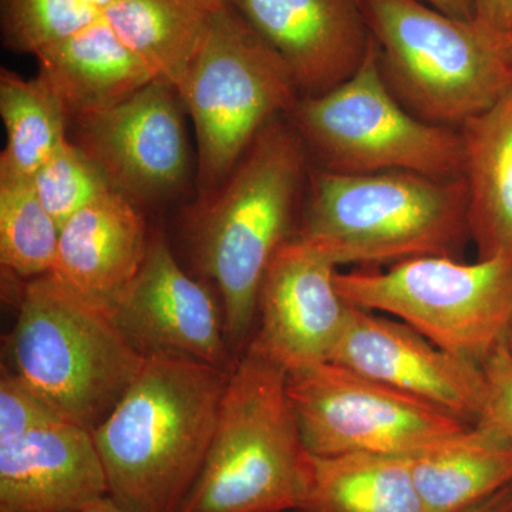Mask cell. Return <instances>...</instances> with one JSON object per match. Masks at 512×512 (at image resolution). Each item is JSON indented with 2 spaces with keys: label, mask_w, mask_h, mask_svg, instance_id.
Here are the masks:
<instances>
[{
  "label": "cell",
  "mask_w": 512,
  "mask_h": 512,
  "mask_svg": "<svg viewBox=\"0 0 512 512\" xmlns=\"http://www.w3.org/2000/svg\"><path fill=\"white\" fill-rule=\"evenodd\" d=\"M427 512H463L512 485V440L490 421L470 424L410 456Z\"/></svg>",
  "instance_id": "cell-19"
},
{
  "label": "cell",
  "mask_w": 512,
  "mask_h": 512,
  "mask_svg": "<svg viewBox=\"0 0 512 512\" xmlns=\"http://www.w3.org/2000/svg\"><path fill=\"white\" fill-rule=\"evenodd\" d=\"M63 420L70 419L22 376L3 367L0 377V444Z\"/></svg>",
  "instance_id": "cell-27"
},
{
  "label": "cell",
  "mask_w": 512,
  "mask_h": 512,
  "mask_svg": "<svg viewBox=\"0 0 512 512\" xmlns=\"http://www.w3.org/2000/svg\"><path fill=\"white\" fill-rule=\"evenodd\" d=\"M384 80L414 116L460 128L512 86V42L419 0H363Z\"/></svg>",
  "instance_id": "cell-5"
},
{
  "label": "cell",
  "mask_w": 512,
  "mask_h": 512,
  "mask_svg": "<svg viewBox=\"0 0 512 512\" xmlns=\"http://www.w3.org/2000/svg\"><path fill=\"white\" fill-rule=\"evenodd\" d=\"M82 2L86 3V5L93 6V8L99 9L100 12H103V10L106 9L113 0H82Z\"/></svg>",
  "instance_id": "cell-33"
},
{
  "label": "cell",
  "mask_w": 512,
  "mask_h": 512,
  "mask_svg": "<svg viewBox=\"0 0 512 512\" xmlns=\"http://www.w3.org/2000/svg\"><path fill=\"white\" fill-rule=\"evenodd\" d=\"M288 66L303 97L357 72L372 47L363 0H231Z\"/></svg>",
  "instance_id": "cell-15"
},
{
  "label": "cell",
  "mask_w": 512,
  "mask_h": 512,
  "mask_svg": "<svg viewBox=\"0 0 512 512\" xmlns=\"http://www.w3.org/2000/svg\"><path fill=\"white\" fill-rule=\"evenodd\" d=\"M60 229L30 175L0 168V261L23 278L49 274Z\"/></svg>",
  "instance_id": "cell-24"
},
{
  "label": "cell",
  "mask_w": 512,
  "mask_h": 512,
  "mask_svg": "<svg viewBox=\"0 0 512 512\" xmlns=\"http://www.w3.org/2000/svg\"><path fill=\"white\" fill-rule=\"evenodd\" d=\"M336 288L350 305L400 320L448 353L483 365L510 325L512 255L474 262L417 256L384 271H338Z\"/></svg>",
  "instance_id": "cell-8"
},
{
  "label": "cell",
  "mask_w": 512,
  "mask_h": 512,
  "mask_svg": "<svg viewBox=\"0 0 512 512\" xmlns=\"http://www.w3.org/2000/svg\"><path fill=\"white\" fill-rule=\"evenodd\" d=\"M111 316L144 357L175 353L232 367L214 296L185 274L161 235L148 241L143 266Z\"/></svg>",
  "instance_id": "cell-14"
},
{
  "label": "cell",
  "mask_w": 512,
  "mask_h": 512,
  "mask_svg": "<svg viewBox=\"0 0 512 512\" xmlns=\"http://www.w3.org/2000/svg\"><path fill=\"white\" fill-rule=\"evenodd\" d=\"M504 345L505 348L508 349V352H510L512 355V316L510 320V325H508L507 335H505Z\"/></svg>",
  "instance_id": "cell-35"
},
{
  "label": "cell",
  "mask_w": 512,
  "mask_h": 512,
  "mask_svg": "<svg viewBox=\"0 0 512 512\" xmlns=\"http://www.w3.org/2000/svg\"><path fill=\"white\" fill-rule=\"evenodd\" d=\"M444 15L461 20H474L473 0H419Z\"/></svg>",
  "instance_id": "cell-30"
},
{
  "label": "cell",
  "mask_w": 512,
  "mask_h": 512,
  "mask_svg": "<svg viewBox=\"0 0 512 512\" xmlns=\"http://www.w3.org/2000/svg\"><path fill=\"white\" fill-rule=\"evenodd\" d=\"M487 382L485 419L504 431L512 440V355L501 343L483 365Z\"/></svg>",
  "instance_id": "cell-28"
},
{
  "label": "cell",
  "mask_w": 512,
  "mask_h": 512,
  "mask_svg": "<svg viewBox=\"0 0 512 512\" xmlns=\"http://www.w3.org/2000/svg\"><path fill=\"white\" fill-rule=\"evenodd\" d=\"M299 512H427L410 457L311 454V483Z\"/></svg>",
  "instance_id": "cell-21"
},
{
  "label": "cell",
  "mask_w": 512,
  "mask_h": 512,
  "mask_svg": "<svg viewBox=\"0 0 512 512\" xmlns=\"http://www.w3.org/2000/svg\"><path fill=\"white\" fill-rule=\"evenodd\" d=\"M2 512V511H0ZM79 512H130L126 508L120 507L113 498L107 497L99 503L90 505V507L84 508Z\"/></svg>",
  "instance_id": "cell-32"
},
{
  "label": "cell",
  "mask_w": 512,
  "mask_h": 512,
  "mask_svg": "<svg viewBox=\"0 0 512 512\" xmlns=\"http://www.w3.org/2000/svg\"><path fill=\"white\" fill-rule=\"evenodd\" d=\"M183 106L177 90L157 80L113 109L76 121V144L131 201L163 198L190 170Z\"/></svg>",
  "instance_id": "cell-12"
},
{
  "label": "cell",
  "mask_w": 512,
  "mask_h": 512,
  "mask_svg": "<svg viewBox=\"0 0 512 512\" xmlns=\"http://www.w3.org/2000/svg\"><path fill=\"white\" fill-rule=\"evenodd\" d=\"M211 10L220 9L222 6L231 3V0H202Z\"/></svg>",
  "instance_id": "cell-34"
},
{
  "label": "cell",
  "mask_w": 512,
  "mask_h": 512,
  "mask_svg": "<svg viewBox=\"0 0 512 512\" xmlns=\"http://www.w3.org/2000/svg\"><path fill=\"white\" fill-rule=\"evenodd\" d=\"M13 372L86 429L109 416L144 357L113 316L83 301L52 275L25 286L10 333Z\"/></svg>",
  "instance_id": "cell-6"
},
{
  "label": "cell",
  "mask_w": 512,
  "mask_h": 512,
  "mask_svg": "<svg viewBox=\"0 0 512 512\" xmlns=\"http://www.w3.org/2000/svg\"><path fill=\"white\" fill-rule=\"evenodd\" d=\"M101 15L82 0H0L3 43L33 56L92 25Z\"/></svg>",
  "instance_id": "cell-25"
},
{
  "label": "cell",
  "mask_w": 512,
  "mask_h": 512,
  "mask_svg": "<svg viewBox=\"0 0 512 512\" xmlns=\"http://www.w3.org/2000/svg\"><path fill=\"white\" fill-rule=\"evenodd\" d=\"M291 116L292 126L323 170L410 171L439 180L463 177L460 130L427 123L397 100L380 70L375 40L356 73L329 92L302 97Z\"/></svg>",
  "instance_id": "cell-9"
},
{
  "label": "cell",
  "mask_w": 512,
  "mask_h": 512,
  "mask_svg": "<svg viewBox=\"0 0 512 512\" xmlns=\"http://www.w3.org/2000/svg\"><path fill=\"white\" fill-rule=\"evenodd\" d=\"M336 274L338 265L311 241L286 239L262 279L259 329L249 345L286 373L329 362L350 308Z\"/></svg>",
  "instance_id": "cell-13"
},
{
  "label": "cell",
  "mask_w": 512,
  "mask_h": 512,
  "mask_svg": "<svg viewBox=\"0 0 512 512\" xmlns=\"http://www.w3.org/2000/svg\"><path fill=\"white\" fill-rule=\"evenodd\" d=\"M299 235L336 265H394L427 255L456 256L470 237L464 178L410 171H315Z\"/></svg>",
  "instance_id": "cell-4"
},
{
  "label": "cell",
  "mask_w": 512,
  "mask_h": 512,
  "mask_svg": "<svg viewBox=\"0 0 512 512\" xmlns=\"http://www.w3.org/2000/svg\"><path fill=\"white\" fill-rule=\"evenodd\" d=\"M306 171V147L275 119L256 136L225 184L201 202L192 244L201 271L217 284L229 345L247 338L266 269L286 239Z\"/></svg>",
  "instance_id": "cell-2"
},
{
  "label": "cell",
  "mask_w": 512,
  "mask_h": 512,
  "mask_svg": "<svg viewBox=\"0 0 512 512\" xmlns=\"http://www.w3.org/2000/svg\"><path fill=\"white\" fill-rule=\"evenodd\" d=\"M211 12L202 0H113L103 18L158 82L177 90L204 39Z\"/></svg>",
  "instance_id": "cell-22"
},
{
  "label": "cell",
  "mask_w": 512,
  "mask_h": 512,
  "mask_svg": "<svg viewBox=\"0 0 512 512\" xmlns=\"http://www.w3.org/2000/svg\"><path fill=\"white\" fill-rule=\"evenodd\" d=\"M148 241L146 221L136 202L111 190L60 229L49 274L111 315L140 272Z\"/></svg>",
  "instance_id": "cell-17"
},
{
  "label": "cell",
  "mask_w": 512,
  "mask_h": 512,
  "mask_svg": "<svg viewBox=\"0 0 512 512\" xmlns=\"http://www.w3.org/2000/svg\"><path fill=\"white\" fill-rule=\"evenodd\" d=\"M286 375L248 345L231 367L214 439L180 512L301 511L311 453Z\"/></svg>",
  "instance_id": "cell-3"
},
{
  "label": "cell",
  "mask_w": 512,
  "mask_h": 512,
  "mask_svg": "<svg viewBox=\"0 0 512 512\" xmlns=\"http://www.w3.org/2000/svg\"><path fill=\"white\" fill-rule=\"evenodd\" d=\"M177 92L194 123L202 201L225 184L256 136L299 100L282 57L232 3L212 10Z\"/></svg>",
  "instance_id": "cell-7"
},
{
  "label": "cell",
  "mask_w": 512,
  "mask_h": 512,
  "mask_svg": "<svg viewBox=\"0 0 512 512\" xmlns=\"http://www.w3.org/2000/svg\"><path fill=\"white\" fill-rule=\"evenodd\" d=\"M110 497L93 431L63 420L0 444V511L79 512Z\"/></svg>",
  "instance_id": "cell-16"
},
{
  "label": "cell",
  "mask_w": 512,
  "mask_h": 512,
  "mask_svg": "<svg viewBox=\"0 0 512 512\" xmlns=\"http://www.w3.org/2000/svg\"><path fill=\"white\" fill-rule=\"evenodd\" d=\"M474 19L493 32L512 42V0H473Z\"/></svg>",
  "instance_id": "cell-29"
},
{
  "label": "cell",
  "mask_w": 512,
  "mask_h": 512,
  "mask_svg": "<svg viewBox=\"0 0 512 512\" xmlns=\"http://www.w3.org/2000/svg\"><path fill=\"white\" fill-rule=\"evenodd\" d=\"M329 362L468 424L480 423L487 414V382L481 365L448 353L382 313L350 305Z\"/></svg>",
  "instance_id": "cell-11"
},
{
  "label": "cell",
  "mask_w": 512,
  "mask_h": 512,
  "mask_svg": "<svg viewBox=\"0 0 512 512\" xmlns=\"http://www.w3.org/2000/svg\"><path fill=\"white\" fill-rule=\"evenodd\" d=\"M37 194L59 229L73 215L111 190L92 158L69 138L32 175Z\"/></svg>",
  "instance_id": "cell-26"
},
{
  "label": "cell",
  "mask_w": 512,
  "mask_h": 512,
  "mask_svg": "<svg viewBox=\"0 0 512 512\" xmlns=\"http://www.w3.org/2000/svg\"><path fill=\"white\" fill-rule=\"evenodd\" d=\"M231 369L175 353L146 356L96 429L110 498L130 512H180L214 439Z\"/></svg>",
  "instance_id": "cell-1"
},
{
  "label": "cell",
  "mask_w": 512,
  "mask_h": 512,
  "mask_svg": "<svg viewBox=\"0 0 512 512\" xmlns=\"http://www.w3.org/2000/svg\"><path fill=\"white\" fill-rule=\"evenodd\" d=\"M35 57L39 76L73 121L113 109L157 82L156 74L121 42L103 15Z\"/></svg>",
  "instance_id": "cell-18"
},
{
  "label": "cell",
  "mask_w": 512,
  "mask_h": 512,
  "mask_svg": "<svg viewBox=\"0 0 512 512\" xmlns=\"http://www.w3.org/2000/svg\"><path fill=\"white\" fill-rule=\"evenodd\" d=\"M286 389L306 450L414 456L470 424L333 362L293 370Z\"/></svg>",
  "instance_id": "cell-10"
},
{
  "label": "cell",
  "mask_w": 512,
  "mask_h": 512,
  "mask_svg": "<svg viewBox=\"0 0 512 512\" xmlns=\"http://www.w3.org/2000/svg\"><path fill=\"white\" fill-rule=\"evenodd\" d=\"M0 116L8 134L0 157L3 170L32 177L67 138L69 117L42 76L23 79L2 69Z\"/></svg>",
  "instance_id": "cell-23"
},
{
  "label": "cell",
  "mask_w": 512,
  "mask_h": 512,
  "mask_svg": "<svg viewBox=\"0 0 512 512\" xmlns=\"http://www.w3.org/2000/svg\"><path fill=\"white\" fill-rule=\"evenodd\" d=\"M458 130L468 225L478 258L512 255V86Z\"/></svg>",
  "instance_id": "cell-20"
},
{
  "label": "cell",
  "mask_w": 512,
  "mask_h": 512,
  "mask_svg": "<svg viewBox=\"0 0 512 512\" xmlns=\"http://www.w3.org/2000/svg\"><path fill=\"white\" fill-rule=\"evenodd\" d=\"M463 512H512V485Z\"/></svg>",
  "instance_id": "cell-31"
}]
</instances>
